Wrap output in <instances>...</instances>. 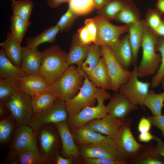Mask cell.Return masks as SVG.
I'll list each match as a JSON object with an SVG mask.
<instances>
[{"label":"cell","instance_id":"cell-1","mask_svg":"<svg viewBox=\"0 0 164 164\" xmlns=\"http://www.w3.org/2000/svg\"><path fill=\"white\" fill-rule=\"evenodd\" d=\"M43 53L39 74L51 85L69 67L66 59L67 53L56 45L45 48Z\"/></svg>","mask_w":164,"mask_h":164},{"label":"cell","instance_id":"cell-2","mask_svg":"<svg viewBox=\"0 0 164 164\" xmlns=\"http://www.w3.org/2000/svg\"><path fill=\"white\" fill-rule=\"evenodd\" d=\"M132 123L131 118L124 120L115 140L121 159L127 164H134L148 145H142L135 140L131 130Z\"/></svg>","mask_w":164,"mask_h":164},{"label":"cell","instance_id":"cell-3","mask_svg":"<svg viewBox=\"0 0 164 164\" xmlns=\"http://www.w3.org/2000/svg\"><path fill=\"white\" fill-rule=\"evenodd\" d=\"M159 37L153 30L147 26L141 45L142 58L138 66L139 78L155 74L159 67L161 55L155 51V45Z\"/></svg>","mask_w":164,"mask_h":164},{"label":"cell","instance_id":"cell-4","mask_svg":"<svg viewBox=\"0 0 164 164\" xmlns=\"http://www.w3.org/2000/svg\"><path fill=\"white\" fill-rule=\"evenodd\" d=\"M84 80L81 68L71 65L57 80L50 85L49 90L57 98L66 101L78 93Z\"/></svg>","mask_w":164,"mask_h":164},{"label":"cell","instance_id":"cell-5","mask_svg":"<svg viewBox=\"0 0 164 164\" xmlns=\"http://www.w3.org/2000/svg\"><path fill=\"white\" fill-rule=\"evenodd\" d=\"M105 89H98L95 94L97 101L95 106H87L76 115L68 116L67 122L69 128L73 130L81 127L94 119L101 118L107 114L104 102L111 97L110 93Z\"/></svg>","mask_w":164,"mask_h":164},{"label":"cell","instance_id":"cell-6","mask_svg":"<svg viewBox=\"0 0 164 164\" xmlns=\"http://www.w3.org/2000/svg\"><path fill=\"white\" fill-rule=\"evenodd\" d=\"M81 71L84 77L82 86L74 97L65 101L68 116L76 115L86 107L94 106L96 100L95 96L98 88L90 80L86 73L82 70Z\"/></svg>","mask_w":164,"mask_h":164},{"label":"cell","instance_id":"cell-7","mask_svg":"<svg viewBox=\"0 0 164 164\" xmlns=\"http://www.w3.org/2000/svg\"><path fill=\"white\" fill-rule=\"evenodd\" d=\"M5 104L18 127L28 125L34 113L31 96L20 88Z\"/></svg>","mask_w":164,"mask_h":164},{"label":"cell","instance_id":"cell-8","mask_svg":"<svg viewBox=\"0 0 164 164\" xmlns=\"http://www.w3.org/2000/svg\"><path fill=\"white\" fill-rule=\"evenodd\" d=\"M68 115L65 101L57 98L50 107L40 112L33 113L28 124L36 134L42 126L67 121Z\"/></svg>","mask_w":164,"mask_h":164},{"label":"cell","instance_id":"cell-9","mask_svg":"<svg viewBox=\"0 0 164 164\" xmlns=\"http://www.w3.org/2000/svg\"><path fill=\"white\" fill-rule=\"evenodd\" d=\"M131 76L127 81L122 85L118 91L132 103L139 105L143 109L144 100L149 91L151 83L138 79V66H134Z\"/></svg>","mask_w":164,"mask_h":164},{"label":"cell","instance_id":"cell-10","mask_svg":"<svg viewBox=\"0 0 164 164\" xmlns=\"http://www.w3.org/2000/svg\"><path fill=\"white\" fill-rule=\"evenodd\" d=\"M93 19L97 28V39L94 44L107 46L112 49L118 42L120 36L128 32L127 25H113L109 21L98 15Z\"/></svg>","mask_w":164,"mask_h":164},{"label":"cell","instance_id":"cell-11","mask_svg":"<svg viewBox=\"0 0 164 164\" xmlns=\"http://www.w3.org/2000/svg\"><path fill=\"white\" fill-rule=\"evenodd\" d=\"M53 124L42 126L36 133L38 151L47 164L53 162L57 153L58 136L53 128Z\"/></svg>","mask_w":164,"mask_h":164},{"label":"cell","instance_id":"cell-12","mask_svg":"<svg viewBox=\"0 0 164 164\" xmlns=\"http://www.w3.org/2000/svg\"><path fill=\"white\" fill-rule=\"evenodd\" d=\"M102 57L104 58L111 80V90L118 91L129 78L131 72L124 69L115 57L112 50L105 46H101Z\"/></svg>","mask_w":164,"mask_h":164},{"label":"cell","instance_id":"cell-13","mask_svg":"<svg viewBox=\"0 0 164 164\" xmlns=\"http://www.w3.org/2000/svg\"><path fill=\"white\" fill-rule=\"evenodd\" d=\"M27 151L39 152L36 134L28 125L17 127L11 142L8 155Z\"/></svg>","mask_w":164,"mask_h":164},{"label":"cell","instance_id":"cell-14","mask_svg":"<svg viewBox=\"0 0 164 164\" xmlns=\"http://www.w3.org/2000/svg\"><path fill=\"white\" fill-rule=\"evenodd\" d=\"M80 152L84 158L110 157L122 160L115 141L107 137L97 142L84 145Z\"/></svg>","mask_w":164,"mask_h":164},{"label":"cell","instance_id":"cell-15","mask_svg":"<svg viewBox=\"0 0 164 164\" xmlns=\"http://www.w3.org/2000/svg\"><path fill=\"white\" fill-rule=\"evenodd\" d=\"M114 92L109 103L106 106L107 114L123 120L131 112L138 109V105L132 103L118 91Z\"/></svg>","mask_w":164,"mask_h":164},{"label":"cell","instance_id":"cell-16","mask_svg":"<svg viewBox=\"0 0 164 164\" xmlns=\"http://www.w3.org/2000/svg\"><path fill=\"white\" fill-rule=\"evenodd\" d=\"M123 121L107 114L101 118L91 120L85 125L93 131L115 140Z\"/></svg>","mask_w":164,"mask_h":164},{"label":"cell","instance_id":"cell-17","mask_svg":"<svg viewBox=\"0 0 164 164\" xmlns=\"http://www.w3.org/2000/svg\"><path fill=\"white\" fill-rule=\"evenodd\" d=\"M18 80L21 90L31 97L50 89V85L39 74L26 75Z\"/></svg>","mask_w":164,"mask_h":164},{"label":"cell","instance_id":"cell-18","mask_svg":"<svg viewBox=\"0 0 164 164\" xmlns=\"http://www.w3.org/2000/svg\"><path fill=\"white\" fill-rule=\"evenodd\" d=\"M43 56V51L37 48L22 47L21 67L26 75L39 74Z\"/></svg>","mask_w":164,"mask_h":164},{"label":"cell","instance_id":"cell-19","mask_svg":"<svg viewBox=\"0 0 164 164\" xmlns=\"http://www.w3.org/2000/svg\"><path fill=\"white\" fill-rule=\"evenodd\" d=\"M111 49L115 57L121 67L125 70H128L133 64V58L128 34L120 38Z\"/></svg>","mask_w":164,"mask_h":164},{"label":"cell","instance_id":"cell-20","mask_svg":"<svg viewBox=\"0 0 164 164\" xmlns=\"http://www.w3.org/2000/svg\"><path fill=\"white\" fill-rule=\"evenodd\" d=\"M59 133L63 151L70 158H77L80 155L79 151L74 143V139L69 127L67 121L55 124Z\"/></svg>","mask_w":164,"mask_h":164},{"label":"cell","instance_id":"cell-21","mask_svg":"<svg viewBox=\"0 0 164 164\" xmlns=\"http://www.w3.org/2000/svg\"><path fill=\"white\" fill-rule=\"evenodd\" d=\"M86 73L90 80L98 88L105 90L111 89L110 77L102 57L94 68Z\"/></svg>","mask_w":164,"mask_h":164},{"label":"cell","instance_id":"cell-22","mask_svg":"<svg viewBox=\"0 0 164 164\" xmlns=\"http://www.w3.org/2000/svg\"><path fill=\"white\" fill-rule=\"evenodd\" d=\"M128 26V34L132 48L133 64L136 65L139 49L141 47L144 32L147 25L144 19Z\"/></svg>","mask_w":164,"mask_h":164},{"label":"cell","instance_id":"cell-23","mask_svg":"<svg viewBox=\"0 0 164 164\" xmlns=\"http://www.w3.org/2000/svg\"><path fill=\"white\" fill-rule=\"evenodd\" d=\"M90 45L82 44L79 41L76 34L73 35L69 51L67 54L66 59L68 65L75 64L77 65L78 68H80L86 58Z\"/></svg>","mask_w":164,"mask_h":164},{"label":"cell","instance_id":"cell-24","mask_svg":"<svg viewBox=\"0 0 164 164\" xmlns=\"http://www.w3.org/2000/svg\"><path fill=\"white\" fill-rule=\"evenodd\" d=\"M5 54L15 65L21 67L22 56V47L8 32L5 40L0 43Z\"/></svg>","mask_w":164,"mask_h":164},{"label":"cell","instance_id":"cell-25","mask_svg":"<svg viewBox=\"0 0 164 164\" xmlns=\"http://www.w3.org/2000/svg\"><path fill=\"white\" fill-rule=\"evenodd\" d=\"M3 162L11 164H47L39 152L32 151L8 155Z\"/></svg>","mask_w":164,"mask_h":164},{"label":"cell","instance_id":"cell-26","mask_svg":"<svg viewBox=\"0 0 164 164\" xmlns=\"http://www.w3.org/2000/svg\"><path fill=\"white\" fill-rule=\"evenodd\" d=\"M114 19L129 26L141 20V14L133 0H124L123 7Z\"/></svg>","mask_w":164,"mask_h":164},{"label":"cell","instance_id":"cell-27","mask_svg":"<svg viewBox=\"0 0 164 164\" xmlns=\"http://www.w3.org/2000/svg\"><path fill=\"white\" fill-rule=\"evenodd\" d=\"M26 75L21 67L14 64L3 50H0V78L19 80Z\"/></svg>","mask_w":164,"mask_h":164},{"label":"cell","instance_id":"cell-28","mask_svg":"<svg viewBox=\"0 0 164 164\" xmlns=\"http://www.w3.org/2000/svg\"><path fill=\"white\" fill-rule=\"evenodd\" d=\"M73 130L72 135L74 139L84 145L97 142L107 137L93 131L86 125Z\"/></svg>","mask_w":164,"mask_h":164},{"label":"cell","instance_id":"cell-29","mask_svg":"<svg viewBox=\"0 0 164 164\" xmlns=\"http://www.w3.org/2000/svg\"><path fill=\"white\" fill-rule=\"evenodd\" d=\"M59 32L57 26H51L45 29L40 34L26 39V46L32 48H37L40 44L46 43H53L56 36Z\"/></svg>","mask_w":164,"mask_h":164},{"label":"cell","instance_id":"cell-30","mask_svg":"<svg viewBox=\"0 0 164 164\" xmlns=\"http://www.w3.org/2000/svg\"><path fill=\"white\" fill-rule=\"evenodd\" d=\"M57 97L50 90L31 97L34 113H38L47 109L54 103Z\"/></svg>","mask_w":164,"mask_h":164},{"label":"cell","instance_id":"cell-31","mask_svg":"<svg viewBox=\"0 0 164 164\" xmlns=\"http://www.w3.org/2000/svg\"><path fill=\"white\" fill-rule=\"evenodd\" d=\"M143 104L150 110L153 116L161 115L164 107V91L156 94L153 90L149 91Z\"/></svg>","mask_w":164,"mask_h":164},{"label":"cell","instance_id":"cell-32","mask_svg":"<svg viewBox=\"0 0 164 164\" xmlns=\"http://www.w3.org/2000/svg\"><path fill=\"white\" fill-rule=\"evenodd\" d=\"M16 122L10 114L0 121V144L1 146L6 145L9 143L16 127Z\"/></svg>","mask_w":164,"mask_h":164},{"label":"cell","instance_id":"cell-33","mask_svg":"<svg viewBox=\"0 0 164 164\" xmlns=\"http://www.w3.org/2000/svg\"><path fill=\"white\" fill-rule=\"evenodd\" d=\"M10 21V32L21 44L31 22L29 20H26L13 15L11 17Z\"/></svg>","mask_w":164,"mask_h":164},{"label":"cell","instance_id":"cell-34","mask_svg":"<svg viewBox=\"0 0 164 164\" xmlns=\"http://www.w3.org/2000/svg\"><path fill=\"white\" fill-rule=\"evenodd\" d=\"M20 88L18 80L0 78V103L5 104Z\"/></svg>","mask_w":164,"mask_h":164},{"label":"cell","instance_id":"cell-35","mask_svg":"<svg viewBox=\"0 0 164 164\" xmlns=\"http://www.w3.org/2000/svg\"><path fill=\"white\" fill-rule=\"evenodd\" d=\"M12 15L29 20L33 7L31 0H11Z\"/></svg>","mask_w":164,"mask_h":164},{"label":"cell","instance_id":"cell-36","mask_svg":"<svg viewBox=\"0 0 164 164\" xmlns=\"http://www.w3.org/2000/svg\"><path fill=\"white\" fill-rule=\"evenodd\" d=\"M124 0H109L101 9L97 10L98 15L109 21L114 19L121 9Z\"/></svg>","mask_w":164,"mask_h":164},{"label":"cell","instance_id":"cell-37","mask_svg":"<svg viewBox=\"0 0 164 164\" xmlns=\"http://www.w3.org/2000/svg\"><path fill=\"white\" fill-rule=\"evenodd\" d=\"M101 57H102L101 46L94 43L91 44L86 58L80 68L86 73L89 72L97 65Z\"/></svg>","mask_w":164,"mask_h":164},{"label":"cell","instance_id":"cell-38","mask_svg":"<svg viewBox=\"0 0 164 164\" xmlns=\"http://www.w3.org/2000/svg\"><path fill=\"white\" fill-rule=\"evenodd\" d=\"M155 51L160 52L161 62L159 69L152 79L151 86L153 88L157 87L161 84L164 77V37L158 38L155 45Z\"/></svg>","mask_w":164,"mask_h":164},{"label":"cell","instance_id":"cell-39","mask_svg":"<svg viewBox=\"0 0 164 164\" xmlns=\"http://www.w3.org/2000/svg\"><path fill=\"white\" fill-rule=\"evenodd\" d=\"M155 146H148L134 164H164V158L155 152Z\"/></svg>","mask_w":164,"mask_h":164},{"label":"cell","instance_id":"cell-40","mask_svg":"<svg viewBox=\"0 0 164 164\" xmlns=\"http://www.w3.org/2000/svg\"><path fill=\"white\" fill-rule=\"evenodd\" d=\"M70 7L78 16L88 14L95 9L94 0H70Z\"/></svg>","mask_w":164,"mask_h":164},{"label":"cell","instance_id":"cell-41","mask_svg":"<svg viewBox=\"0 0 164 164\" xmlns=\"http://www.w3.org/2000/svg\"><path fill=\"white\" fill-rule=\"evenodd\" d=\"M79 16L69 7L66 12L63 15L57 22L59 32H67Z\"/></svg>","mask_w":164,"mask_h":164},{"label":"cell","instance_id":"cell-42","mask_svg":"<svg viewBox=\"0 0 164 164\" xmlns=\"http://www.w3.org/2000/svg\"><path fill=\"white\" fill-rule=\"evenodd\" d=\"M162 15L156 8L148 9L144 19L147 26L154 31L164 20Z\"/></svg>","mask_w":164,"mask_h":164},{"label":"cell","instance_id":"cell-43","mask_svg":"<svg viewBox=\"0 0 164 164\" xmlns=\"http://www.w3.org/2000/svg\"><path fill=\"white\" fill-rule=\"evenodd\" d=\"M84 158L87 164H127L121 160L110 157Z\"/></svg>","mask_w":164,"mask_h":164},{"label":"cell","instance_id":"cell-44","mask_svg":"<svg viewBox=\"0 0 164 164\" xmlns=\"http://www.w3.org/2000/svg\"><path fill=\"white\" fill-rule=\"evenodd\" d=\"M76 35L79 41L82 44L90 45L93 43L90 33L85 26L78 29Z\"/></svg>","mask_w":164,"mask_h":164},{"label":"cell","instance_id":"cell-45","mask_svg":"<svg viewBox=\"0 0 164 164\" xmlns=\"http://www.w3.org/2000/svg\"><path fill=\"white\" fill-rule=\"evenodd\" d=\"M150 121L152 126L159 128L164 138V114L159 115L147 116Z\"/></svg>","mask_w":164,"mask_h":164},{"label":"cell","instance_id":"cell-46","mask_svg":"<svg viewBox=\"0 0 164 164\" xmlns=\"http://www.w3.org/2000/svg\"><path fill=\"white\" fill-rule=\"evenodd\" d=\"M84 23L90 33L93 43L95 44L97 39V28L94 19L93 18L87 19L85 20Z\"/></svg>","mask_w":164,"mask_h":164},{"label":"cell","instance_id":"cell-47","mask_svg":"<svg viewBox=\"0 0 164 164\" xmlns=\"http://www.w3.org/2000/svg\"><path fill=\"white\" fill-rule=\"evenodd\" d=\"M152 125L150 120L144 116H142L138 123V130L139 132H149Z\"/></svg>","mask_w":164,"mask_h":164},{"label":"cell","instance_id":"cell-48","mask_svg":"<svg viewBox=\"0 0 164 164\" xmlns=\"http://www.w3.org/2000/svg\"><path fill=\"white\" fill-rule=\"evenodd\" d=\"M154 140L156 142V146L155 148V153L160 155L164 158V142L156 136L155 135Z\"/></svg>","mask_w":164,"mask_h":164},{"label":"cell","instance_id":"cell-49","mask_svg":"<svg viewBox=\"0 0 164 164\" xmlns=\"http://www.w3.org/2000/svg\"><path fill=\"white\" fill-rule=\"evenodd\" d=\"M154 137L149 131L142 132L138 135V139L141 142L148 143L154 139Z\"/></svg>","mask_w":164,"mask_h":164},{"label":"cell","instance_id":"cell-50","mask_svg":"<svg viewBox=\"0 0 164 164\" xmlns=\"http://www.w3.org/2000/svg\"><path fill=\"white\" fill-rule=\"evenodd\" d=\"M53 160L55 163L56 164H71L72 163L71 158H64L59 155L58 153L56 154Z\"/></svg>","mask_w":164,"mask_h":164},{"label":"cell","instance_id":"cell-51","mask_svg":"<svg viewBox=\"0 0 164 164\" xmlns=\"http://www.w3.org/2000/svg\"><path fill=\"white\" fill-rule=\"evenodd\" d=\"M70 0H47L48 5L52 9H55L64 2H68Z\"/></svg>","mask_w":164,"mask_h":164},{"label":"cell","instance_id":"cell-52","mask_svg":"<svg viewBox=\"0 0 164 164\" xmlns=\"http://www.w3.org/2000/svg\"><path fill=\"white\" fill-rule=\"evenodd\" d=\"M10 111L5 104L0 103V118L2 119L8 116Z\"/></svg>","mask_w":164,"mask_h":164},{"label":"cell","instance_id":"cell-53","mask_svg":"<svg viewBox=\"0 0 164 164\" xmlns=\"http://www.w3.org/2000/svg\"><path fill=\"white\" fill-rule=\"evenodd\" d=\"M109 0H94L95 9L99 10L102 8Z\"/></svg>","mask_w":164,"mask_h":164},{"label":"cell","instance_id":"cell-54","mask_svg":"<svg viewBox=\"0 0 164 164\" xmlns=\"http://www.w3.org/2000/svg\"><path fill=\"white\" fill-rule=\"evenodd\" d=\"M154 32L159 37H164V20Z\"/></svg>","mask_w":164,"mask_h":164},{"label":"cell","instance_id":"cell-55","mask_svg":"<svg viewBox=\"0 0 164 164\" xmlns=\"http://www.w3.org/2000/svg\"><path fill=\"white\" fill-rule=\"evenodd\" d=\"M155 6V8L161 14H164V0H158Z\"/></svg>","mask_w":164,"mask_h":164},{"label":"cell","instance_id":"cell-56","mask_svg":"<svg viewBox=\"0 0 164 164\" xmlns=\"http://www.w3.org/2000/svg\"><path fill=\"white\" fill-rule=\"evenodd\" d=\"M161 87L162 89H164V77L161 83Z\"/></svg>","mask_w":164,"mask_h":164}]
</instances>
